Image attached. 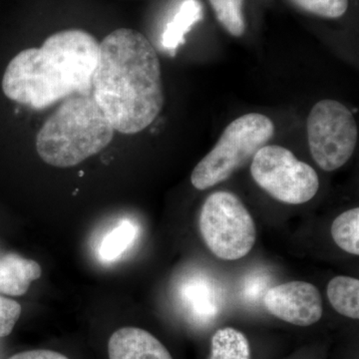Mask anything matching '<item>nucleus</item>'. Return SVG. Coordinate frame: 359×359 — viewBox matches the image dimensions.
<instances>
[{"instance_id": "10", "label": "nucleus", "mask_w": 359, "mask_h": 359, "mask_svg": "<svg viewBox=\"0 0 359 359\" xmlns=\"http://www.w3.org/2000/svg\"><path fill=\"white\" fill-rule=\"evenodd\" d=\"M41 273L37 262L18 255H6L0 259V294L21 297Z\"/></svg>"}, {"instance_id": "11", "label": "nucleus", "mask_w": 359, "mask_h": 359, "mask_svg": "<svg viewBox=\"0 0 359 359\" xmlns=\"http://www.w3.org/2000/svg\"><path fill=\"white\" fill-rule=\"evenodd\" d=\"M332 308L346 318H359V280L351 276H335L327 285Z\"/></svg>"}, {"instance_id": "4", "label": "nucleus", "mask_w": 359, "mask_h": 359, "mask_svg": "<svg viewBox=\"0 0 359 359\" xmlns=\"http://www.w3.org/2000/svg\"><path fill=\"white\" fill-rule=\"evenodd\" d=\"M275 124L259 113H249L226 127L215 147L198 163L192 185L204 191L230 178L273 138Z\"/></svg>"}, {"instance_id": "6", "label": "nucleus", "mask_w": 359, "mask_h": 359, "mask_svg": "<svg viewBox=\"0 0 359 359\" xmlns=\"http://www.w3.org/2000/svg\"><path fill=\"white\" fill-rule=\"evenodd\" d=\"M250 174L257 186L285 204L309 202L320 188L313 168L282 146L264 145L259 149L252 158Z\"/></svg>"}, {"instance_id": "19", "label": "nucleus", "mask_w": 359, "mask_h": 359, "mask_svg": "<svg viewBox=\"0 0 359 359\" xmlns=\"http://www.w3.org/2000/svg\"><path fill=\"white\" fill-rule=\"evenodd\" d=\"M8 359H69L63 354L56 351H45V349H37V351H25L14 354Z\"/></svg>"}, {"instance_id": "8", "label": "nucleus", "mask_w": 359, "mask_h": 359, "mask_svg": "<svg viewBox=\"0 0 359 359\" xmlns=\"http://www.w3.org/2000/svg\"><path fill=\"white\" fill-rule=\"evenodd\" d=\"M264 302L269 313L299 327L313 325L323 316L321 295L309 283L294 280L271 287Z\"/></svg>"}, {"instance_id": "2", "label": "nucleus", "mask_w": 359, "mask_h": 359, "mask_svg": "<svg viewBox=\"0 0 359 359\" xmlns=\"http://www.w3.org/2000/svg\"><path fill=\"white\" fill-rule=\"evenodd\" d=\"M98 54V41L84 30L54 33L39 48L25 49L8 63L4 95L39 110L67 97L91 94Z\"/></svg>"}, {"instance_id": "9", "label": "nucleus", "mask_w": 359, "mask_h": 359, "mask_svg": "<svg viewBox=\"0 0 359 359\" xmlns=\"http://www.w3.org/2000/svg\"><path fill=\"white\" fill-rule=\"evenodd\" d=\"M109 359H173L154 335L138 327H123L111 335Z\"/></svg>"}, {"instance_id": "14", "label": "nucleus", "mask_w": 359, "mask_h": 359, "mask_svg": "<svg viewBox=\"0 0 359 359\" xmlns=\"http://www.w3.org/2000/svg\"><path fill=\"white\" fill-rule=\"evenodd\" d=\"M335 244L348 254L359 255V209L353 208L342 212L332 224Z\"/></svg>"}, {"instance_id": "13", "label": "nucleus", "mask_w": 359, "mask_h": 359, "mask_svg": "<svg viewBox=\"0 0 359 359\" xmlns=\"http://www.w3.org/2000/svg\"><path fill=\"white\" fill-rule=\"evenodd\" d=\"M209 359H252L249 340L235 328H221L212 335Z\"/></svg>"}, {"instance_id": "18", "label": "nucleus", "mask_w": 359, "mask_h": 359, "mask_svg": "<svg viewBox=\"0 0 359 359\" xmlns=\"http://www.w3.org/2000/svg\"><path fill=\"white\" fill-rule=\"evenodd\" d=\"M21 311L22 309L18 302L0 297V337H6L13 332Z\"/></svg>"}, {"instance_id": "17", "label": "nucleus", "mask_w": 359, "mask_h": 359, "mask_svg": "<svg viewBox=\"0 0 359 359\" xmlns=\"http://www.w3.org/2000/svg\"><path fill=\"white\" fill-rule=\"evenodd\" d=\"M297 7L325 18H341L346 13L348 0H290Z\"/></svg>"}, {"instance_id": "16", "label": "nucleus", "mask_w": 359, "mask_h": 359, "mask_svg": "<svg viewBox=\"0 0 359 359\" xmlns=\"http://www.w3.org/2000/svg\"><path fill=\"white\" fill-rule=\"evenodd\" d=\"M135 233L136 231L133 224L128 222L120 224L104 238L99 249V256L105 262L115 261L128 249L133 242Z\"/></svg>"}, {"instance_id": "5", "label": "nucleus", "mask_w": 359, "mask_h": 359, "mask_svg": "<svg viewBox=\"0 0 359 359\" xmlns=\"http://www.w3.org/2000/svg\"><path fill=\"white\" fill-rule=\"evenodd\" d=\"M200 231L215 256L224 261L242 259L252 250L257 228L252 215L235 194H211L200 214Z\"/></svg>"}, {"instance_id": "3", "label": "nucleus", "mask_w": 359, "mask_h": 359, "mask_svg": "<svg viewBox=\"0 0 359 359\" xmlns=\"http://www.w3.org/2000/svg\"><path fill=\"white\" fill-rule=\"evenodd\" d=\"M114 131L91 94H76L62 100L43 123L37 153L50 166H76L107 147Z\"/></svg>"}, {"instance_id": "15", "label": "nucleus", "mask_w": 359, "mask_h": 359, "mask_svg": "<svg viewBox=\"0 0 359 359\" xmlns=\"http://www.w3.org/2000/svg\"><path fill=\"white\" fill-rule=\"evenodd\" d=\"M217 20L231 35L242 36L245 30L244 0H210Z\"/></svg>"}, {"instance_id": "12", "label": "nucleus", "mask_w": 359, "mask_h": 359, "mask_svg": "<svg viewBox=\"0 0 359 359\" xmlns=\"http://www.w3.org/2000/svg\"><path fill=\"white\" fill-rule=\"evenodd\" d=\"M202 6L198 0H186L178 13L167 25L163 34V45L169 50H175L185 41L186 33L197 21L202 20Z\"/></svg>"}, {"instance_id": "7", "label": "nucleus", "mask_w": 359, "mask_h": 359, "mask_svg": "<svg viewBox=\"0 0 359 359\" xmlns=\"http://www.w3.org/2000/svg\"><path fill=\"white\" fill-rule=\"evenodd\" d=\"M309 147L316 164L327 172L335 171L351 159L358 130L351 111L339 101L325 99L309 113Z\"/></svg>"}, {"instance_id": "1", "label": "nucleus", "mask_w": 359, "mask_h": 359, "mask_svg": "<svg viewBox=\"0 0 359 359\" xmlns=\"http://www.w3.org/2000/svg\"><path fill=\"white\" fill-rule=\"evenodd\" d=\"M91 95L119 133H140L155 121L165 102L162 69L145 35L119 28L99 43Z\"/></svg>"}]
</instances>
